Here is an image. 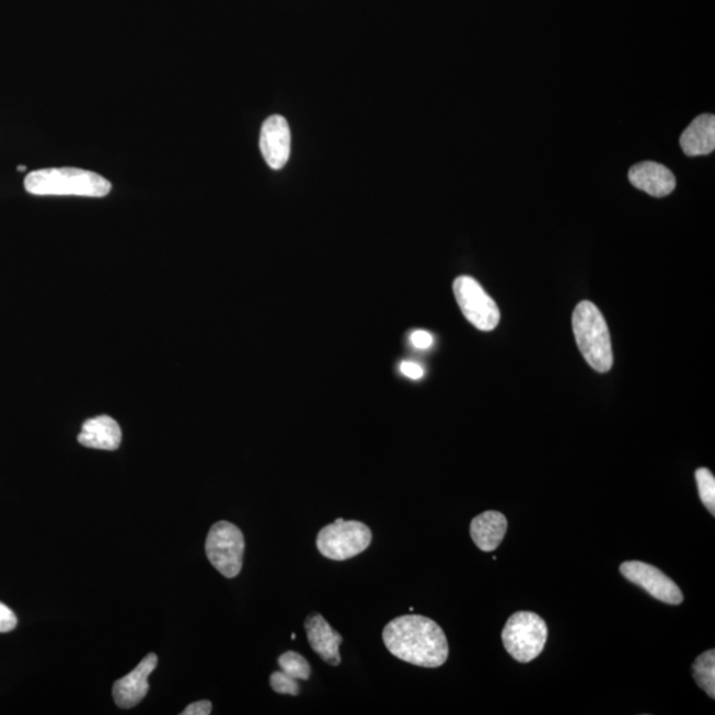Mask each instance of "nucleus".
Listing matches in <instances>:
<instances>
[{
    "label": "nucleus",
    "instance_id": "1",
    "mask_svg": "<svg viewBox=\"0 0 715 715\" xmlns=\"http://www.w3.org/2000/svg\"><path fill=\"white\" fill-rule=\"evenodd\" d=\"M383 643L396 659L422 668L446 664L449 647L445 631L422 615L399 616L384 626Z\"/></svg>",
    "mask_w": 715,
    "mask_h": 715
},
{
    "label": "nucleus",
    "instance_id": "2",
    "mask_svg": "<svg viewBox=\"0 0 715 715\" xmlns=\"http://www.w3.org/2000/svg\"><path fill=\"white\" fill-rule=\"evenodd\" d=\"M25 192L39 196H87L104 198L112 185L92 171L62 168L33 171L24 180Z\"/></svg>",
    "mask_w": 715,
    "mask_h": 715
},
{
    "label": "nucleus",
    "instance_id": "3",
    "mask_svg": "<svg viewBox=\"0 0 715 715\" xmlns=\"http://www.w3.org/2000/svg\"><path fill=\"white\" fill-rule=\"evenodd\" d=\"M573 328L587 364L598 372L610 371L613 365L611 335L598 307L590 301L580 302L574 310Z\"/></svg>",
    "mask_w": 715,
    "mask_h": 715
},
{
    "label": "nucleus",
    "instance_id": "4",
    "mask_svg": "<svg viewBox=\"0 0 715 715\" xmlns=\"http://www.w3.org/2000/svg\"><path fill=\"white\" fill-rule=\"evenodd\" d=\"M549 628L545 620L534 612L515 613L506 622L503 643L506 651L518 662L527 664L537 659L545 649Z\"/></svg>",
    "mask_w": 715,
    "mask_h": 715
},
{
    "label": "nucleus",
    "instance_id": "5",
    "mask_svg": "<svg viewBox=\"0 0 715 715\" xmlns=\"http://www.w3.org/2000/svg\"><path fill=\"white\" fill-rule=\"evenodd\" d=\"M371 541L372 533L367 524L338 518L334 523L320 530L315 543L325 558L342 562L366 552Z\"/></svg>",
    "mask_w": 715,
    "mask_h": 715
},
{
    "label": "nucleus",
    "instance_id": "6",
    "mask_svg": "<svg viewBox=\"0 0 715 715\" xmlns=\"http://www.w3.org/2000/svg\"><path fill=\"white\" fill-rule=\"evenodd\" d=\"M244 549V535L237 524L220 521L208 531L207 558L228 579L238 577L242 572Z\"/></svg>",
    "mask_w": 715,
    "mask_h": 715
},
{
    "label": "nucleus",
    "instance_id": "7",
    "mask_svg": "<svg viewBox=\"0 0 715 715\" xmlns=\"http://www.w3.org/2000/svg\"><path fill=\"white\" fill-rule=\"evenodd\" d=\"M453 293L464 318L478 331L492 332L499 324L501 313L495 300L470 276L455 278Z\"/></svg>",
    "mask_w": 715,
    "mask_h": 715
},
{
    "label": "nucleus",
    "instance_id": "8",
    "mask_svg": "<svg viewBox=\"0 0 715 715\" xmlns=\"http://www.w3.org/2000/svg\"><path fill=\"white\" fill-rule=\"evenodd\" d=\"M620 573L625 579L642 587L650 597L660 600V602L672 606H679L683 602L680 587L661 569L648 565V563L641 561L624 562L620 566Z\"/></svg>",
    "mask_w": 715,
    "mask_h": 715
},
{
    "label": "nucleus",
    "instance_id": "9",
    "mask_svg": "<svg viewBox=\"0 0 715 715\" xmlns=\"http://www.w3.org/2000/svg\"><path fill=\"white\" fill-rule=\"evenodd\" d=\"M157 662V655L150 654L128 676L114 682L113 697L118 707H135L147 697L149 676L154 672Z\"/></svg>",
    "mask_w": 715,
    "mask_h": 715
},
{
    "label": "nucleus",
    "instance_id": "10",
    "mask_svg": "<svg viewBox=\"0 0 715 715\" xmlns=\"http://www.w3.org/2000/svg\"><path fill=\"white\" fill-rule=\"evenodd\" d=\"M290 129L281 116H272L263 124L261 150L269 168L280 170L287 164L290 155Z\"/></svg>",
    "mask_w": 715,
    "mask_h": 715
},
{
    "label": "nucleus",
    "instance_id": "11",
    "mask_svg": "<svg viewBox=\"0 0 715 715\" xmlns=\"http://www.w3.org/2000/svg\"><path fill=\"white\" fill-rule=\"evenodd\" d=\"M305 631L310 647L328 666L338 667L341 664L339 645L344 638L332 628L324 616L315 612L305 620Z\"/></svg>",
    "mask_w": 715,
    "mask_h": 715
},
{
    "label": "nucleus",
    "instance_id": "12",
    "mask_svg": "<svg viewBox=\"0 0 715 715\" xmlns=\"http://www.w3.org/2000/svg\"><path fill=\"white\" fill-rule=\"evenodd\" d=\"M630 182L642 192L662 198L672 194L676 178L667 166L657 162H642L630 170Z\"/></svg>",
    "mask_w": 715,
    "mask_h": 715
},
{
    "label": "nucleus",
    "instance_id": "13",
    "mask_svg": "<svg viewBox=\"0 0 715 715\" xmlns=\"http://www.w3.org/2000/svg\"><path fill=\"white\" fill-rule=\"evenodd\" d=\"M81 446L104 451H116L122 445L123 433L111 416L101 415L82 424L78 438Z\"/></svg>",
    "mask_w": 715,
    "mask_h": 715
},
{
    "label": "nucleus",
    "instance_id": "14",
    "mask_svg": "<svg viewBox=\"0 0 715 715\" xmlns=\"http://www.w3.org/2000/svg\"><path fill=\"white\" fill-rule=\"evenodd\" d=\"M506 530H508V520L503 512L488 510L477 517H474L471 523V537L481 552H495L501 545Z\"/></svg>",
    "mask_w": 715,
    "mask_h": 715
},
{
    "label": "nucleus",
    "instance_id": "15",
    "mask_svg": "<svg viewBox=\"0 0 715 715\" xmlns=\"http://www.w3.org/2000/svg\"><path fill=\"white\" fill-rule=\"evenodd\" d=\"M681 149L688 157H700L713 153L715 149V117L713 114H702L682 132Z\"/></svg>",
    "mask_w": 715,
    "mask_h": 715
},
{
    "label": "nucleus",
    "instance_id": "16",
    "mask_svg": "<svg viewBox=\"0 0 715 715\" xmlns=\"http://www.w3.org/2000/svg\"><path fill=\"white\" fill-rule=\"evenodd\" d=\"M693 676L701 689H704L708 697H715V651H705L695 659L693 664Z\"/></svg>",
    "mask_w": 715,
    "mask_h": 715
},
{
    "label": "nucleus",
    "instance_id": "17",
    "mask_svg": "<svg viewBox=\"0 0 715 715\" xmlns=\"http://www.w3.org/2000/svg\"><path fill=\"white\" fill-rule=\"evenodd\" d=\"M278 667L281 668L285 674L293 677L296 680L308 681L312 674V667L300 654L295 650L285 651L284 655L278 657Z\"/></svg>",
    "mask_w": 715,
    "mask_h": 715
},
{
    "label": "nucleus",
    "instance_id": "18",
    "mask_svg": "<svg viewBox=\"0 0 715 715\" xmlns=\"http://www.w3.org/2000/svg\"><path fill=\"white\" fill-rule=\"evenodd\" d=\"M695 481H697L699 493L702 504L706 506L708 512L712 516L715 515V478L714 474L706 470V468H700L695 471Z\"/></svg>",
    "mask_w": 715,
    "mask_h": 715
},
{
    "label": "nucleus",
    "instance_id": "19",
    "mask_svg": "<svg viewBox=\"0 0 715 715\" xmlns=\"http://www.w3.org/2000/svg\"><path fill=\"white\" fill-rule=\"evenodd\" d=\"M270 688L278 694L299 695L301 687L293 677L285 674L282 670L274 672L269 679Z\"/></svg>",
    "mask_w": 715,
    "mask_h": 715
},
{
    "label": "nucleus",
    "instance_id": "20",
    "mask_svg": "<svg viewBox=\"0 0 715 715\" xmlns=\"http://www.w3.org/2000/svg\"><path fill=\"white\" fill-rule=\"evenodd\" d=\"M18 618L15 612L10 607L0 602V634H8V632L16 628Z\"/></svg>",
    "mask_w": 715,
    "mask_h": 715
},
{
    "label": "nucleus",
    "instance_id": "21",
    "mask_svg": "<svg viewBox=\"0 0 715 715\" xmlns=\"http://www.w3.org/2000/svg\"><path fill=\"white\" fill-rule=\"evenodd\" d=\"M411 344H413L416 349L426 350L434 345L433 334H429L426 331H416L411 334Z\"/></svg>",
    "mask_w": 715,
    "mask_h": 715
},
{
    "label": "nucleus",
    "instance_id": "22",
    "mask_svg": "<svg viewBox=\"0 0 715 715\" xmlns=\"http://www.w3.org/2000/svg\"><path fill=\"white\" fill-rule=\"evenodd\" d=\"M212 712V704L208 700L194 702V704L188 705L182 715H208Z\"/></svg>",
    "mask_w": 715,
    "mask_h": 715
},
{
    "label": "nucleus",
    "instance_id": "23",
    "mask_svg": "<svg viewBox=\"0 0 715 715\" xmlns=\"http://www.w3.org/2000/svg\"><path fill=\"white\" fill-rule=\"evenodd\" d=\"M401 371L404 377L414 379V381H417V379H422L424 377L423 367L415 362H408V360L401 365Z\"/></svg>",
    "mask_w": 715,
    "mask_h": 715
},
{
    "label": "nucleus",
    "instance_id": "24",
    "mask_svg": "<svg viewBox=\"0 0 715 715\" xmlns=\"http://www.w3.org/2000/svg\"><path fill=\"white\" fill-rule=\"evenodd\" d=\"M18 170L19 171H25V166H19Z\"/></svg>",
    "mask_w": 715,
    "mask_h": 715
}]
</instances>
